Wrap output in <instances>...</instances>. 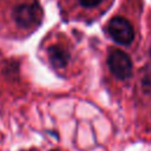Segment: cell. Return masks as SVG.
<instances>
[{
  "label": "cell",
  "instance_id": "cell-1",
  "mask_svg": "<svg viewBox=\"0 0 151 151\" xmlns=\"http://www.w3.org/2000/svg\"><path fill=\"white\" fill-rule=\"evenodd\" d=\"M42 8L35 0H27L15 5L12 9L14 25L21 31L35 29L42 20Z\"/></svg>",
  "mask_w": 151,
  "mask_h": 151
},
{
  "label": "cell",
  "instance_id": "cell-2",
  "mask_svg": "<svg viewBox=\"0 0 151 151\" xmlns=\"http://www.w3.org/2000/svg\"><path fill=\"white\" fill-rule=\"evenodd\" d=\"M106 31L113 41L123 46L130 45L134 38V31L131 22L123 17L112 18L107 24Z\"/></svg>",
  "mask_w": 151,
  "mask_h": 151
},
{
  "label": "cell",
  "instance_id": "cell-3",
  "mask_svg": "<svg viewBox=\"0 0 151 151\" xmlns=\"http://www.w3.org/2000/svg\"><path fill=\"white\" fill-rule=\"evenodd\" d=\"M107 66L111 73L119 80H126L132 74V61L122 50H112L107 57Z\"/></svg>",
  "mask_w": 151,
  "mask_h": 151
},
{
  "label": "cell",
  "instance_id": "cell-4",
  "mask_svg": "<svg viewBox=\"0 0 151 151\" xmlns=\"http://www.w3.org/2000/svg\"><path fill=\"white\" fill-rule=\"evenodd\" d=\"M47 59L55 70H64L68 66L71 60L70 50L63 44H52L46 50Z\"/></svg>",
  "mask_w": 151,
  "mask_h": 151
},
{
  "label": "cell",
  "instance_id": "cell-5",
  "mask_svg": "<svg viewBox=\"0 0 151 151\" xmlns=\"http://www.w3.org/2000/svg\"><path fill=\"white\" fill-rule=\"evenodd\" d=\"M140 86L144 92H151V68H145L142 72Z\"/></svg>",
  "mask_w": 151,
  "mask_h": 151
},
{
  "label": "cell",
  "instance_id": "cell-6",
  "mask_svg": "<svg viewBox=\"0 0 151 151\" xmlns=\"http://www.w3.org/2000/svg\"><path fill=\"white\" fill-rule=\"evenodd\" d=\"M77 2L85 9H93L99 7L104 2V0H77Z\"/></svg>",
  "mask_w": 151,
  "mask_h": 151
},
{
  "label": "cell",
  "instance_id": "cell-7",
  "mask_svg": "<svg viewBox=\"0 0 151 151\" xmlns=\"http://www.w3.org/2000/svg\"><path fill=\"white\" fill-rule=\"evenodd\" d=\"M21 151H34V150H21Z\"/></svg>",
  "mask_w": 151,
  "mask_h": 151
},
{
  "label": "cell",
  "instance_id": "cell-8",
  "mask_svg": "<svg viewBox=\"0 0 151 151\" xmlns=\"http://www.w3.org/2000/svg\"><path fill=\"white\" fill-rule=\"evenodd\" d=\"M150 57H151V48H150Z\"/></svg>",
  "mask_w": 151,
  "mask_h": 151
},
{
  "label": "cell",
  "instance_id": "cell-9",
  "mask_svg": "<svg viewBox=\"0 0 151 151\" xmlns=\"http://www.w3.org/2000/svg\"><path fill=\"white\" fill-rule=\"evenodd\" d=\"M51 151H58V150H51Z\"/></svg>",
  "mask_w": 151,
  "mask_h": 151
}]
</instances>
